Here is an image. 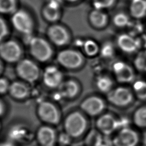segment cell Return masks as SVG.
<instances>
[{
  "instance_id": "1",
  "label": "cell",
  "mask_w": 146,
  "mask_h": 146,
  "mask_svg": "<svg viewBox=\"0 0 146 146\" xmlns=\"http://www.w3.org/2000/svg\"><path fill=\"white\" fill-rule=\"evenodd\" d=\"M64 131L74 140L84 139L90 130L88 117L80 110L70 112L63 121Z\"/></svg>"
},
{
  "instance_id": "2",
  "label": "cell",
  "mask_w": 146,
  "mask_h": 146,
  "mask_svg": "<svg viewBox=\"0 0 146 146\" xmlns=\"http://www.w3.org/2000/svg\"><path fill=\"white\" fill-rule=\"evenodd\" d=\"M135 99V97L131 88L127 85L120 84L114 87L106 94L107 103L120 109L129 107L133 104Z\"/></svg>"
},
{
  "instance_id": "3",
  "label": "cell",
  "mask_w": 146,
  "mask_h": 146,
  "mask_svg": "<svg viewBox=\"0 0 146 146\" xmlns=\"http://www.w3.org/2000/svg\"><path fill=\"white\" fill-rule=\"evenodd\" d=\"M86 58L79 49L70 48L59 51L56 56V60L61 66L66 69L78 70L84 66Z\"/></svg>"
},
{
  "instance_id": "4",
  "label": "cell",
  "mask_w": 146,
  "mask_h": 146,
  "mask_svg": "<svg viewBox=\"0 0 146 146\" xmlns=\"http://www.w3.org/2000/svg\"><path fill=\"white\" fill-rule=\"evenodd\" d=\"M107 102L98 95H91L83 99L80 103L79 109L88 117H97L107 109Z\"/></svg>"
},
{
  "instance_id": "5",
  "label": "cell",
  "mask_w": 146,
  "mask_h": 146,
  "mask_svg": "<svg viewBox=\"0 0 146 146\" xmlns=\"http://www.w3.org/2000/svg\"><path fill=\"white\" fill-rule=\"evenodd\" d=\"M111 71L115 80L120 84H132L136 79V70L125 61H115L111 65Z\"/></svg>"
},
{
  "instance_id": "6",
  "label": "cell",
  "mask_w": 146,
  "mask_h": 146,
  "mask_svg": "<svg viewBox=\"0 0 146 146\" xmlns=\"http://www.w3.org/2000/svg\"><path fill=\"white\" fill-rule=\"evenodd\" d=\"M95 127L102 135L111 136L120 128V117L110 112H105L96 118Z\"/></svg>"
},
{
  "instance_id": "7",
  "label": "cell",
  "mask_w": 146,
  "mask_h": 146,
  "mask_svg": "<svg viewBox=\"0 0 146 146\" xmlns=\"http://www.w3.org/2000/svg\"><path fill=\"white\" fill-rule=\"evenodd\" d=\"M140 141L139 132L130 126L119 129L112 138L113 146H138Z\"/></svg>"
},
{
  "instance_id": "8",
  "label": "cell",
  "mask_w": 146,
  "mask_h": 146,
  "mask_svg": "<svg viewBox=\"0 0 146 146\" xmlns=\"http://www.w3.org/2000/svg\"><path fill=\"white\" fill-rule=\"evenodd\" d=\"M30 49L33 56L38 60L44 62L52 55V49L48 43L39 37H33L29 40Z\"/></svg>"
},
{
  "instance_id": "9",
  "label": "cell",
  "mask_w": 146,
  "mask_h": 146,
  "mask_svg": "<svg viewBox=\"0 0 146 146\" xmlns=\"http://www.w3.org/2000/svg\"><path fill=\"white\" fill-rule=\"evenodd\" d=\"M38 114L43 121L50 125H57L60 121V111L54 104L48 102H43L39 104Z\"/></svg>"
},
{
  "instance_id": "10",
  "label": "cell",
  "mask_w": 146,
  "mask_h": 146,
  "mask_svg": "<svg viewBox=\"0 0 146 146\" xmlns=\"http://www.w3.org/2000/svg\"><path fill=\"white\" fill-rule=\"evenodd\" d=\"M115 43L118 50L126 54H133L140 51L136 37L127 32L119 34L115 38Z\"/></svg>"
},
{
  "instance_id": "11",
  "label": "cell",
  "mask_w": 146,
  "mask_h": 146,
  "mask_svg": "<svg viewBox=\"0 0 146 146\" xmlns=\"http://www.w3.org/2000/svg\"><path fill=\"white\" fill-rule=\"evenodd\" d=\"M11 23L14 27L19 32L30 35L33 30L32 19L29 14L23 10H15L11 18Z\"/></svg>"
},
{
  "instance_id": "12",
  "label": "cell",
  "mask_w": 146,
  "mask_h": 146,
  "mask_svg": "<svg viewBox=\"0 0 146 146\" xmlns=\"http://www.w3.org/2000/svg\"><path fill=\"white\" fill-rule=\"evenodd\" d=\"M16 70L21 78L30 83L36 80L39 75V70L36 64L27 59L19 61Z\"/></svg>"
},
{
  "instance_id": "13",
  "label": "cell",
  "mask_w": 146,
  "mask_h": 146,
  "mask_svg": "<svg viewBox=\"0 0 146 146\" xmlns=\"http://www.w3.org/2000/svg\"><path fill=\"white\" fill-rule=\"evenodd\" d=\"M57 94L60 98L74 99L77 98L82 91V86L79 82L74 79L63 80L57 88Z\"/></svg>"
},
{
  "instance_id": "14",
  "label": "cell",
  "mask_w": 146,
  "mask_h": 146,
  "mask_svg": "<svg viewBox=\"0 0 146 146\" xmlns=\"http://www.w3.org/2000/svg\"><path fill=\"white\" fill-rule=\"evenodd\" d=\"M48 36L51 41L58 46H64L71 39L69 31L63 25L55 24L48 29Z\"/></svg>"
},
{
  "instance_id": "15",
  "label": "cell",
  "mask_w": 146,
  "mask_h": 146,
  "mask_svg": "<svg viewBox=\"0 0 146 146\" xmlns=\"http://www.w3.org/2000/svg\"><path fill=\"white\" fill-rule=\"evenodd\" d=\"M21 55V49L18 44L10 40L0 43V56L4 60L13 63L19 60Z\"/></svg>"
},
{
  "instance_id": "16",
  "label": "cell",
  "mask_w": 146,
  "mask_h": 146,
  "mask_svg": "<svg viewBox=\"0 0 146 146\" xmlns=\"http://www.w3.org/2000/svg\"><path fill=\"white\" fill-rule=\"evenodd\" d=\"M87 20L89 25L94 29L102 30L108 26L111 19L105 10L93 8L88 14Z\"/></svg>"
},
{
  "instance_id": "17",
  "label": "cell",
  "mask_w": 146,
  "mask_h": 146,
  "mask_svg": "<svg viewBox=\"0 0 146 146\" xmlns=\"http://www.w3.org/2000/svg\"><path fill=\"white\" fill-rule=\"evenodd\" d=\"M43 80L48 87L57 88L63 81V73L55 66H48L43 72Z\"/></svg>"
},
{
  "instance_id": "18",
  "label": "cell",
  "mask_w": 146,
  "mask_h": 146,
  "mask_svg": "<svg viewBox=\"0 0 146 146\" xmlns=\"http://www.w3.org/2000/svg\"><path fill=\"white\" fill-rule=\"evenodd\" d=\"M36 137L40 146H55L58 137L55 129L47 125L39 128Z\"/></svg>"
},
{
  "instance_id": "19",
  "label": "cell",
  "mask_w": 146,
  "mask_h": 146,
  "mask_svg": "<svg viewBox=\"0 0 146 146\" xmlns=\"http://www.w3.org/2000/svg\"><path fill=\"white\" fill-rule=\"evenodd\" d=\"M76 44L86 57L94 58L99 54L100 44L92 38L79 39Z\"/></svg>"
},
{
  "instance_id": "20",
  "label": "cell",
  "mask_w": 146,
  "mask_h": 146,
  "mask_svg": "<svg viewBox=\"0 0 146 146\" xmlns=\"http://www.w3.org/2000/svg\"><path fill=\"white\" fill-rule=\"evenodd\" d=\"M115 79L108 74L102 73L97 75L94 79L96 90L103 94H107L115 86Z\"/></svg>"
},
{
  "instance_id": "21",
  "label": "cell",
  "mask_w": 146,
  "mask_h": 146,
  "mask_svg": "<svg viewBox=\"0 0 146 146\" xmlns=\"http://www.w3.org/2000/svg\"><path fill=\"white\" fill-rule=\"evenodd\" d=\"M128 14L132 19L141 21L146 17V0H130Z\"/></svg>"
},
{
  "instance_id": "22",
  "label": "cell",
  "mask_w": 146,
  "mask_h": 146,
  "mask_svg": "<svg viewBox=\"0 0 146 146\" xmlns=\"http://www.w3.org/2000/svg\"><path fill=\"white\" fill-rule=\"evenodd\" d=\"M43 14L47 21L54 22L60 17V3L57 0H51L43 9Z\"/></svg>"
},
{
  "instance_id": "23",
  "label": "cell",
  "mask_w": 146,
  "mask_h": 146,
  "mask_svg": "<svg viewBox=\"0 0 146 146\" xmlns=\"http://www.w3.org/2000/svg\"><path fill=\"white\" fill-rule=\"evenodd\" d=\"M131 121L136 127L146 129V104H142L135 109L132 115Z\"/></svg>"
},
{
  "instance_id": "24",
  "label": "cell",
  "mask_w": 146,
  "mask_h": 146,
  "mask_svg": "<svg viewBox=\"0 0 146 146\" xmlns=\"http://www.w3.org/2000/svg\"><path fill=\"white\" fill-rule=\"evenodd\" d=\"M128 13L119 11L112 17L111 21L115 27L119 29H123L128 27L132 21Z\"/></svg>"
},
{
  "instance_id": "25",
  "label": "cell",
  "mask_w": 146,
  "mask_h": 146,
  "mask_svg": "<svg viewBox=\"0 0 146 146\" xmlns=\"http://www.w3.org/2000/svg\"><path fill=\"white\" fill-rule=\"evenodd\" d=\"M131 89L135 99L141 102L146 101V80L144 79H135L131 84Z\"/></svg>"
},
{
  "instance_id": "26",
  "label": "cell",
  "mask_w": 146,
  "mask_h": 146,
  "mask_svg": "<svg viewBox=\"0 0 146 146\" xmlns=\"http://www.w3.org/2000/svg\"><path fill=\"white\" fill-rule=\"evenodd\" d=\"M117 47L115 42L111 41H105L100 44V51L99 55L105 59H111L115 57Z\"/></svg>"
},
{
  "instance_id": "27",
  "label": "cell",
  "mask_w": 146,
  "mask_h": 146,
  "mask_svg": "<svg viewBox=\"0 0 146 146\" xmlns=\"http://www.w3.org/2000/svg\"><path fill=\"white\" fill-rule=\"evenodd\" d=\"M10 94L16 99H23L28 95V88L22 83L15 82L11 84L9 89Z\"/></svg>"
},
{
  "instance_id": "28",
  "label": "cell",
  "mask_w": 146,
  "mask_h": 146,
  "mask_svg": "<svg viewBox=\"0 0 146 146\" xmlns=\"http://www.w3.org/2000/svg\"><path fill=\"white\" fill-rule=\"evenodd\" d=\"M104 136V135L95 128L90 129L83 140L86 146H99Z\"/></svg>"
},
{
  "instance_id": "29",
  "label": "cell",
  "mask_w": 146,
  "mask_h": 146,
  "mask_svg": "<svg viewBox=\"0 0 146 146\" xmlns=\"http://www.w3.org/2000/svg\"><path fill=\"white\" fill-rule=\"evenodd\" d=\"M133 66L137 71L146 72V50H140L136 53Z\"/></svg>"
},
{
  "instance_id": "30",
  "label": "cell",
  "mask_w": 146,
  "mask_h": 146,
  "mask_svg": "<svg viewBox=\"0 0 146 146\" xmlns=\"http://www.w3.org/2000/svg\"><path fill=\"white\" fill-rule=\"evenodd\" d=\"M91 2L94 9L106 11L113 7L116 0H92Z\"/></svg>"
},
{
  "instance_id": "31",
  "label": "cell",
  "mask_w": 146,
  "mask_h": 146,
  "mask_svg": "<svg viewBox=\"0 0 146 146\" xmlns=\"http://www.w3.org/2000/svg\"><path fill=\"white\" fill-rule=\"evenodd\" d=\"M15 0H0V13H13L15 11Z\"/></svg>"
},
{
  "instance_id": "32",
  "label": "cell",
  "mask_w": 146,
  "mask_h": 146,
  "mask_svg": "<svg viewBox=\"0 0 146 146\" xmlns=\"http://www.w3.org/2000/svg\"><path fill=\"white\" fill-rule=\"evenodd\" d=\"M57 140L60 143L61 146H67L70 145L71 142L74 141L64 131L61 133L57 137Z\"/></svg>"
},
{
  "instance_id": "33",
  "label": "cell",
  "mask_w": 146,
  "mask_h": 146,
  "mask_svg": "<svg viewBox=\"0 0 146 146\" xmlns=\"http://www.w3.org/2000/svg\"><path fill=\"white\" fill-rule=\"evenodd\" d=\"M7 27L4 20L0 18V43L7 34Z\"/></svg>"
},
{
  "instance_id": "34",
  "label": "cell",
  "mask_w": 146,
  "mask_h": 146,
  "mask_svg": "<svg viewBox=\"0 0 146 146\" xmlns=\"http://www.w3.org/2000/svg\"><path fill=\"white\" fill-rule=\"evenodd\" d=\"M9 86L10 85L5 79L0 78V94H3L9 90Z\"/></svg>"
},
{
  "instance_id": "35",
  "label": "cell",
  "mask_w": 146,
  "mask_h": 146,
  "mask_svg": "<svg viewBox=\"0 0 146 146\" xmlns=\"http://www.w3.org/2000/svg\"><path fill=\"white\" fill-rule=\"evenodd\" d=\"M141 141L143 146H146V129L143 132V133L141 136Z\"/></svg>"
},
{
  "instance_id": "36",
  "label": "cell",
  "mask_w": 146,
  "mask_h": 146,
  "mask_svg": "<svg viewBox=\"0 0 146 146\" xmlns=\"http://www.w3.org/2000/svg\"><path fill=\"white\" fill-rule=\"evenodd\" d=\"M0 146H14L12 143L7 141L0 143Z\"/></svg>"
},
{
  "instance_id": "37",
  "label": "cell",
  "mask_w": 146,
  "mask_h": 146,
  "mask_svg": "<svg viewBox=\"0 0 146 146\" xmlns=\"http://www.w3.org/2000/svg\"><path fill=\"white\" fill-rule=\"evenodd\" d=\"M4 112V107L2 103L0 101V117L3 115Z\"/></svg>"
},
{
  "instance_id": "38",
  "label": "cell",
  "mask_w": 146,
  "mask_h": 146,
  "mask_svg": "<svg viewBox=\"0 0 146 146\" xmlns=\"http://www.w3.org/2000/svg\"><path fill=\"white\" fill-rule=\"evenodd\" d=\"M67 2H69V3H75L77 2L78 1H79L80 0H63Z\"/></svg>"
},
{
  "instance_id": "39",
  "label": "cell",
  "mask_w": 146,
  "mask_h": 146,
  "mask_svg": "<svg viewBox=\"0 0 146 146\" xmlns=\"http://www.w3.org/2000/svg\"><path fill=\"white\" fill-rule=\"evenodd\" d=\"M1 63H0V71H1Z\"/></svg>"
},
{
  "instance_id": "40",
  "label": "cell",
  "mask_w": 146,
  "mask_h": 146,
  "mask_svg": "<svg viewBox=\"0 0 146 146\" xmlns=\"http://www.w3.org/2000/svg\"><path fill=\"white\" fill-rule=\"evenodd\" d=\"M145 28H146V22H145Z\"/></svg>"
},
{
  "instance_id": "41",
  "label": "cell",
  "mask_w": 146,
  "mask_h": 146,
  "mask_svg": "<svg viewBox=\"0 0 146 146\" xmlns=\"http://www.w3.org/2000/svg\"></svg>"
},
{
  "instance_id": "42",
  "label": "cell",
  "mask_w": 146,
  "mask_h": 146,
  "mask_svg": "<svg viewBox=\"0 0 146 146\" xmlns=\"http://www.w3.org/2000/svg\"></svg>"
},
{
  "instance_id": "43",
  "label": "cell",
  "mask_w": 146,
  "mask_h": 146,
  "mask_svg": "<svg viewBox=\"0 0 146 146\" xmlns=\"http://www.w3.org/2000/svg\"><path fill=\"white\" fill-rule=\"evenodd\" d=\"M0 127H1V126H0Z\"/></svg>"
}]
</instances>
